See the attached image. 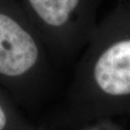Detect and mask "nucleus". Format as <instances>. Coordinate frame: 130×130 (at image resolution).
Returning <instances> with one entry per match:
<instances>
[{
    "mask_svg": "<svg viewBox=\"0 0 130 130\" xmlns=\"http://www.w3.org/2000/svg\"><path fill=\"white\" fill-rule=\"evenodd\" d=\"M121 117H130V0H119L98 21L77 58L58 123L76 130Z\"/></svg>",
    "mask_w": 130,
    "mask_h": 130,
    "instance_id": "obj_1",
    "label": "nucleus"
},
{
    "mask_svg": "<svg viewBox=\"0 0 130 130\" xmlns=\"http://www.w3.org/2000/svg\"><path fill=\"white\" fill-rule=\"evenodd\" d=\"M39 21L55 37L58 53L78 58L98 24L99 0H27Z\"/></svg>",
    "mask_w": 130,
    "mask_h": 130,
    "instance_id": "obj_2",
    "label": "nucleus"
},
{
    "mask_svg": "<svg viewBox=\"0 0 130 130\" xmlns=\"http://www.w3.org/2000/svg\"><path fill=\"white\" fill-rule=\"evenodd\" d=\"M0 75L30 93L44 86L46 70L39 42L19 20L0 13Z\"/></svg>",
    "mask_w": 130,
    "mask_h": 130,
    "instance_id": "obj_3",
    "label": "nucleus"
},
{
    "mask_svg": "<svg viewBox=\"0 0 130 130\" xmlns=\"http://www.w3.org/2000/svg\"><path fill=\"white\" fill-rule=\"evenodd\" d=\"M76 130H126L115 119H102L84 125Z\"/></svg>",
    "mask_w": 130,
    "mask_h": 130,
    "instance_id": "obj_4",
    "label": "nucleus"
},
{
    "mask_svg": "<svg viewBox=\"0 0 130 130\" xmlns=\"http://www.w3.org/2000/svg\"><path fill=\"white\" fill-rule=\"evenodd\" d=\"M9 124V117L4 107L0 104V130H5Z\"/></svg>",
    "mask_w": 130,
    "mask_h": 130,
    "instance_id": "obj_5",
    "label": "nucleus"
}]
</instances>
